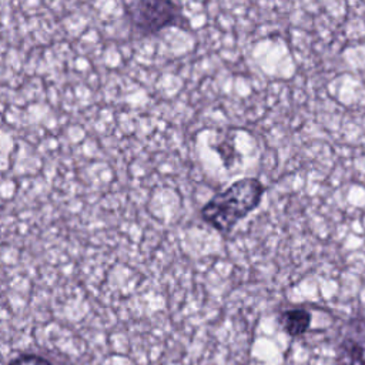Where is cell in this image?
<instances>
[{"label": "cell", "mask_w": 365, "mask_h": 365, "mask_svg": "<svg viewBox=\"0 0 365 365\" xmlns=\"http://www.w3.org/2000/svg\"><path fill=\"white\" fill-rule=\"evenodd\" d=\"M265 194L257 177H242L211 197L200 210V218L221 235H228L247 215L255 211Z\"/></svg>", "instance_id": "cell-1"}, {"label": "cell", "mask_w": 365, "mask_h": 365, "mask_svg": "<svg viewBox=\"0 0 365 365\" xmlns=\"http://www.w3.org/2000/svg\"><path fill=\"white\" fill-rule=\"evenodd\" d=\"M124 14L131 27L141 36L157 34L165 29L177 27L191 30L181 3L170 0H138L124 3Z\"/></svg>", "instance_id": "cell-2"}, {"label": "cell", "mask_w": 365, "mask_h": 365, "mask_svg": "<svg viewBox=\"0 0 365 365\" xmlns=\"http://www.w3.org/2000/svg\"><path fill=\"white\" fill-rule=\"evenodd\" d=\"M338 365H365V311L351 317L336 344Z\"/></svg>", "instance_id": "cell-3"}, {"label": "cell", "mask_w": 365, "mask_h": 365, "mask_svg": "<svg viewBox=\"0 0 365 365\" xmlns=\"http://www.w3.org/2000/svg\"><path fill=\"white\" fill-rule=\"evenodd\" d=\"M312 315L304 307H292L281 311L279 325L289 336H301L311 327Z\"/></svg>", "instance_id": "cell-4"}, {"label": "cell", "mask_w": 365, "mask_h": 365, "mask_svg": "<svg viewBox=\"0 0 365 365\" xmlns=\"http://www.w3.org/2000/svg\"><path fill=\"white\" fill-rule=\"evenodd\" d=\"M9 365H53V364L50 361L44 359L43 356H38L34 354H26V355L16 358Z\"/></svg>", "instance_id": "cell-5"}]
</instances>
